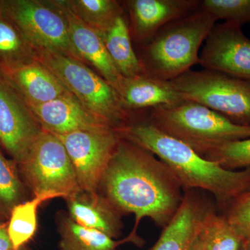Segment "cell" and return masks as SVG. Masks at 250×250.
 I'll list each match as a JSON object with an SVG mask.
<instances>
[{
	"instance_id": "6da1fadb",
	"label": "cell",
	"mask_w": 250,
	"mask_h": 250,
	"mask_svg": "<svg viewBox=\"0 0 250 250\" xmlns=\"http://www.w3.org/2000/svg\"><path fill=\"white\" fill-rule=\"evenodd\" d=\"M104 196L123 213H133L128 238L138 246L140 222L149 218L164 228L179 209L184 192L169 167L147 149L121 139L108 163L101 185Z\"/></svg>"
},
{
	"instance_id": "7a4b0ae2",
	"label": "cell",
	"mask_w": 250,
	"mask_h": 250,
	"mask_svg": "<svg viewBox=\"0 0 250 250\" xmlns=\"http://www.w3.org/2000/svg\"><path fill=\"white\" fill-rule=\"evenodd\" d=\"M121 139L147 149L169 167L183 190L209 192L223 212L250 190V167L227 170L202 157L185 143L165 134L147 116L131 120L116 130Z\"/></svg>"
},
{
	"instance_id": "3957f363",
	"label": "cell",
	"mask_w": 250,
	"mask_h": 250,
	"mask_svg": "<svg viewBox=\"0 0 250 250\" xmlns=\"http://www.w3.org/2000/svg\"><path fill=\"white\" fill-rule=\"evenodd\" d=\"M217 20L200 8L161 29L141 47L139 57L148 75L174 80L200 63V49Z\"/></svg>"
},
{
	"instance_id": "277c9868",
	"label": "cell",
	"mask_w": 250,
	"mask_h": 250,
	"mask_svg": "<svg viewBox=\"0 0 250 250\" xmlns=\"http://www.w3.org/2000/svg\"><path fill=\"white\" fill-rule=\"evenodd\" d=\"M147 116L158 129L200 156L220 145L250 138V126L234 124L220 113L188 100L152 108Z\"/></svg>"
},
{
	"instance_id": "5b68a950",
	"label": "cell",
	"mask_w": 250,
	"mask_h": 250,
	"mask_svg": "<svg viewBox=\"0 0 250 250\" xmlns=\"http://www.w3.org/2000/svg\"><path fill=\"white\" fill-rule=\"evenodd\" d=\"M34 59L47 67L85 108L113 129L131 121L114 88L83 62L46 49H34Z\"/></svg>"
},
{
	"instance_id": "8992f818",
	"label": "cell",
	"mask_w": 250,
	"mask_h": 250,
	"mask_svg": "<svg viewBox=\"0 0 250 250\" xmlns=\"http://www.w3.org/2000/svg\"><path fill=\"white\" fill-rule=\"evenodd\" d=\"M170 82L184 100L200 104L234 124L250 126V81L205 69L188 70Z\"/></svg>"
},
{
	"instance_id": "52a82bcc",
	"label": "cell",
	"mask_w": 250,
	"mask_h": 250,
	"mask_svg": "<svg viewBox=\"0 0 250 250\" xmlns=\"http://www.w3.org/2000/svg\"><path fill=\"white\" fill-rule=\"evenodd\" d=\"M0 14L11 21L34 49H46L82 62L72 45L65 16L50 1H0Z\"/></svg>"
},
{
	"instance_id": "ba28073f",
	"label": "cell",
	"mask_w": 250,
	"mask_h": 250,
	"mask_svg": "<svg viewBox=\"0 0 250 250\" xmlns=\"http://www.w3.org/2000/svg\"><path fill=\"white\" fill-rule=\"evenodd\" d=\"M19 165L34 195L52 193L66 199L82 190L65 146L45 129Z\"/></svg>"
},
{
	"instance_id": "9c48e42d",
	"label": "cell",
	"mask_w": 250,
	"mask_h": 250,
	"mask_svg": "<svg viewBox=\"0 0 250 250\" xmlns=\"http://www.w3.org/2000/svg\"><path fill=\"white\" fill-rule=\"evenodd\" d=\"M55 135L65 146L81 190L90 193L98 192L108 163L121 141L116 129Z\"/></svg>"
},
{
	"instance_id": "30bf717a",
	"label": "cell",
	"mask_w": 250,
	"mask_h": 250,
	"mask_svg": "<svg viewBox=\"0 0 250 250\" xmlns=\"http://www.w3.org/2000/svg\"><path fill=\"white\" fill-rule=\"evenodd\" d=\"M42 126L19 93L0 74V144L21 164Z\"/></svg>"
},
{
	"instance_id": "8fae6325",
	"label": "cell",
	"mask_w": 250,
	"mask_h": 250,
	"mask_svg": "<svg viewBox=\"0 0 250 250\" xmlns=\"http://www.w3.org/2000/svg\"><path fill=\"white\" fill-rule=\"evenodd\" d=\"M200 53V65L250 81V40L242 26L231 21L215 24Z\"/></svg>"
},
{
	"instance_id": "7c38bea8",
	"label": "cell",
	"mask_w": 250,
	"mask_h": 250,
	"mask_svg": "<svg viewBox=\"0 0 250 250\" xmlns=\"http://www.w3.org/2000/svg\"><path fill=\"white\" fill-rule=\"evenodd\" d=\"M201 0H131L125 1L129 11L131 39L141 47L169 23L195 12Z\"/></svg>"
},
{
	"instance_id": "4fadbf2b",
	"label": "cell",
	"mask_w": 250,
	"mask_h": 250,
	"mask_svg": "<svg viewBox=\"0 0 250 250\" xmlns=\"http://www.w3.org/2000/svg\"><path fill=\"white\" fill-rule=\"evenodd\" d=\"M27 106L42 129L54 134L113 129L88 111L72 94L41 104Z\"/></svg>"
},
{
	"instance_id": "5bb4252c",
	"label": "cell",
	"mask_w": 250,
	"mask_h": 250,
	"mask_svg": "<svg viewBox=\"0 0 250 250\" xmlns=\"http://www.w3.org/2000/svg\"><path fill=\"white\" fill-rule=\"evenodd\" d=\"M197 190H186L183 200L151 250H188L196 239L206 215L216 208Z\"/></svg>"
},
{
	"instance_id": "9a60e30c",
	"label": "cell",
	"mask_w": 250,
	"mask_h": 250,
	"mask_svg": "<svg viewBox=\"0 0 250 250\" xmlns=\"http://www.w3.org/2000/svg\"><path fill=\"white\" fill-rule=\"evenodd\" d=\"M0 74L28 105L41 104L72 94L47 67L35 59L0 67Z\"/></svg>"
},
{
	"instance_id": "2e32d148",
	"label": "cell",
	"mask_w": 250,
	"mask_h": 250,
	"mask_svg": "<svg viewBox=\"0 0 250 250\" xmlns=\"http://www.w3.org/2000/svg\"><path fill=\"white\" fill-rule=\"evenodd\" d=\"M50 2L58 8L65 16L72 45L82 62L91 64L101 77L116 90L123 77L110 58L103 36L82 22L59 1H50Z\"/></svg>"
},
{
	"instance_id": "e0dca14e",
	"label": "cell",
	"mask_w": 250,
	"mask_h": 250,
	"mask_svg": "<svg viewBox=\"0 0 250 250\" xmlns=\"http://www.w3.org/2000/svg\"><path fill=\"white\" fill-rule=\"evenodd\" d=\"M65 200L70 218L78 225L101 231L113 239L121 235V212L106 197L80 190Z\"/></svg>"
},
{
	"instance_id": "ac0fdd59",
	"label": "cell",
	"mask_w": 250,
	"mask_h": 250,
	"mask_svg": "<svg viewBox=\"0 0 250 250\" xmlns=\"http://www.w3.org/2000/svg\"><path fill=\"white\" fill-rule=\"evenodd\" d=\"M122 105L127 111L150 110L184 100L170 82L150 76L123 77L116 90Z\"/></svg>"
},
{
	"instance_id": "d6986e66",
	"label": "cell",
	"mask_w": 250,
	"mask_h": 250,
	"mask_svg": "<svg viewBox=\"0 0 250 250\" xmlns=\"http://www.w3.org/2000/svg\"><path fill=\"white\" fill-rule=\"evenodd\" d=\"M102 36L108 55L122 76L130 78L146 74L133 48L129 25L125 14Z\"/></svg>"
},
{
	"instance_id": "ffe728a7",
	"label": "cell",
	"mask_w": 250,
	"mask_h": 250,
	"mask_svg": "<svg viewBox=\"0 0 250 250\" xmlns=\"http://www.w3.org/2000/svg\"><path fill=\"white\" fill-rule=\"evenodd\" d=\"M59 3L82 22L100 34L125 14L121 3L114 0H67Z\"/></svg>"
},
{
	"instance_id": "44dd1931",
	"label": "cell",
	"mask_w": 250,
	"mask_h": 250,
	"mask_svg": "<svg viewBox=\"0 0 250 250\" xmlns=\"http://www.w3.org/2000/svg\"><path fill=\"white\" fill-rule=\"evenodd\" d=\"M61 250H117L127 238L116 241L101 231L85 228L70 216L62 217L59 225Z\"/></svg>"
},
{
	"instance_id": "7402d4cb",
	"label": "cell",
	"mask_w": 250,
	"mask_h": 250,
	"mask_svg": "<svg viewBox=\"0 0 250 250\" xmlns=\"http://www.w3.org/2000/svg\"><path fill=\"white\" fill-rule=\"evenodd\" d=\"M217 208L208 212L199 230L197 239L202 250H240L244 240Z\"/></svg>"
},
{
	"instance_id": "603a6c76",
	"label": "cell",
	"mask_w": 250,
	"mask_h": 250,
	"mask_svg": "<svg viewBox=\"0 0 250 250\" xmlns=\"http://www.w3.org/2000/svg\"><path fill=\"white\" fill-rule=\"evenodd\" d=\"M52 193L34 195L32 200L16 205L11 212L8 232L15 250L24 246L35 234L37 228V210L42 202L58 198Z\"/></svg>"
},
{
	"instance_id": "cb8c5ba5",
	"label": "cell",
	"mask_w": 250,
	"mask_h": 250,
	"mask_svg": "<svg viewBox=\"0 0 250 250\" xmlns=\"http://www.w3.org/2000/svg\"><path fill=\"white\" fill-rule=\"evenodd\" d=\"M34 49L11 21L0 14V67L32 60Z\"/></svg>"
},
{
	"instance_id": "d4e9b609",
	"label": "cell",
	"mask_w": 250,
	"mask_h": 250,
	"mask_svg": "<svg viewBox=\"0 0 250 250\" xmlns=\"http://www.w3.org/2000/svg\"><path fill=\"white\" fill-rule=\"evenodd\" d=\"M23 192L14 163L0 152V219L11 214L13 208L21 204Z\"/></svg>"
},
{
	"instance_id": "484cf974",
	"label": "cell",
	"mask_w": 250,
	"mask_h": 250,
	"mask_svg": "<svg viewBox=\"0 0 250 250\" xmlns=\"http://www.w3.org/2000/svg\"><path fill=\"white\" fill-rule=\"evenodd\" d=\"M202 156L227 170L248 168L250 167V138L220 145Z\"/></svg>"
},
{
	"instance_id": "4316f807",
	"label": "cell",
	"mask_w": 250,
	"mask_h": 250,
	"mask_svg": "<svg viewBox=\"0 0 250 250\" xmlns=\"http://www.w3.org/2000/svg\"><path fill=\"white\" fill-rule=\"evenodd\" d=\"M200 8L217 21H231L241 26L250 23V0H203Z\"/></svg>"
},
{
	"instance_id": "83f0119b",
	"label": "cell",
	"mask_w": 250,
	"mask_h": 250,
	"mask_svg": "<svg viewBox=\"0 0 250 250\" xmlns=\"http://www.w3.org/2000/svg\"><path fill=\"white\" fill-rule=\"evenodd\" d=\"M221 213L244 241H250V190L235 199Z\"/></svg>"
},
{
	"instance_id": "f1b7e54d",
	"label": "cell",
	"mask_w": 250,
	"mask_h": 250,
	"mask_svg": "<svg viewBox=\"0 0 250 250\" xmlns=\"http://www.w3.org/2000/svg\"><path fill=\"white\" fill-rule=\"evenodd\" d=\"M0 250H15L6 225H0Z\"/></svg>"
},
{
	"instance_id": "f546056e",
	"label": "cell",
	"mask_w": 250,
	"mask_h": 250,
	"mask_svg": "<svg viewBox=\"0 0 250 250\" xmlns=\"http://www.w3.org/2000/svg\"><path fill=\"white\" fill-rule=\"evenodd\" d=\"M188 250H202L200 242H199L198 239H197V237L196 239L195 240V241L192 243L191 246H190Z\"/></svg>"
},
{
	"instance_id": "4dcf8cb0",
	"label": "cell",
	"mask_w": 250,
	"mask_h": 250,
	"mask_svg": "<svg viewBox=\"0 0 250 250\" xmlns=\"http://www.w3.org/2000/svg\"><path fill=\"white\" fill-rule=\"evenodd\" d=\"M250 250V241H243L241 250Z\"/></svg>"
}]
</instances>
